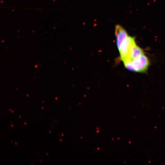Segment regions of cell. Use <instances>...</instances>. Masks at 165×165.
Returning a JSON list of instances; mask_svg holds the SVG:
<instances>
[{
  "label": "cell",
  "instance_id": "obj_1",
  "mask_svg": "<svg viewBox=\"0 0 165 165\" xmlns=\"http://www.w3.org/2000/svg\"><path fill=\"white\" fill-rule=\"evenodd\" d=\"M125 68L128 70L137 72H146L150 65V61L145 53L131 61H123Z\"/></svg>",
  "mask_w": 165,
  "mask_h": 165
},
{
  "label": "cell",
  "instance_id": "obj_2",
  "mask_svg": "<svg viewBox=\"0 0 165 165\" xmlns=\"http://www.w3.org/2000/svg\"><path fill=\"white\" fill-rule=\"evenodd\" d=\"M135 43L134 38L129 36L123 42L119 50L121 59L123 61L127 59L130 49Z\"/></svg>",
  "mask_w": 165,
  "mask_h": 165
},
{
  "label": "cell",
  "instance_id": "obj_3",
  "mask_svg": "<svg viewBox=\"0 0 165 165\" xmlns=\"http://www.w3.org/2000/svg\"><path fill=\"white\" fill-rule=\"evenodd\" d=\"M115 34L116 45L119 50L125 40L129 36L125 29L120 25H116L115 28Z\"/></svg>",
  "mask_w": 165,
  "mask_h": 165
},
{
  "label": "cell",
  "instance_id": "obj_4",
  "mask_svg": "<svg viewBox=\"0 0 165 165\" xmlns=\"http://www.w3.org/2000/svg\"><path fill=\"white\" fill-rule=\"evenodd\" d=\"M144 53L143 50L137 45L136 43L130 49L127 59L123 62L126 61H131L139 57Z\"/></svg>",
  "mask_w": 165,
  "mask_h": 165
},
{
  "label": "cell",
  "instance_id": "obj_5",
  "mask_svg": "<svg viewBox=\"0 0 165 165\" xmlns=\"http://www.w3.org/2000/svg\"><path fill=\"white\" fill-rule=\"evenodd\" d=\"M11 126L13 127V125L12 124H11Z\"/></svg>",
  "mask_w": 165,
  "mask_h": 165
},
{
  "label": "cell",
  "instance_id": "obj_6",
  "mask_svg": "<svg viewBox=\"0 0 165 165\" xmlns=\"http://www.w3.org/2000/svg\"><path fill=\"white\" fill-rule=\"evenodd\" d=\"M24 123H25V124L26 125V123L24 122Z\"/></svg>",
  "mask_w": 165,
  "mask_h": 165
},
{
  "label": "cell",
  "instance_id": "obj_7",
  "mask_svg": "<svg viewBox=\"0 0 165 165\" xmlns=\"http://www.w3.org/2000/svg\"><path fill=\"white\" fill-rule=\"evenodd\" d=\"M15 143L16 145H17V144H16V142H15Z\"/></svg>",
  "mask_w": 165,
  "mask_h": 165
},
{
  "label": "cell",
  "instance_id": "obj_8",
  "mask_svg": "<svg viewBox=\"0 0 165 165\" xmlns=\"http://www.w3.org/2000/svg\"><path fill=\"white\" fill-rule=\"evenodd\" d=\"M12 112H13V111H12Z\"/></svg>",
  "mask_w": 165,
  "mask_h": 165
},
{
  "label": "cell",
  "instance_id": "obj_9",
  "mask_svg": "<svg viewBox=\"0 0 165 165\" xmlns=\"http://www.w3.org/2000/svg\"><path fill=\"white\" fill-rule=\"evenodd\" d=\"M19 117L20 118H21V116H20Z\"/></svg>",
  "mask_w": 165,
  "mask_h": 165
},
{
  "label": "cell",
  "instance_id": "obj_10",
  "mask_svg": "<svg viewBox=\"0 0 165 165\" xmlns=\"http://www.w3.org/2000/svg\"><path fill=\"white\" fill-rule=\"evenodd\" d=\"M46 154H47V155H48V153H46Z\"/></svg>",
  "mask_w": 165,
  "mask_h": 165
},
{
  "label": "cell",
  "instance_id": "obj_11",
  "mask_svg": "<svg viewBox=\"0 0 165 165\" xmlns=\"http://www.w3.org/2000/svg\"><path fill=\"white\" fill-rule=\"evenodd\" d=\"M9 111H11V109H9Z\"/></svg>",
  "mask_w": 165,
  "mask_h": 165
},
{
  "label": "cell",
  "instance_id": "obj_12",
  "mask_svg": "<svg viewBox=\"0 0 165 165\" xmlns=\"http://www.w3.org/2000/svg\"><path fill=\"white\" fill-rule=\"evenodd\" d=\"M41 162H42V161L41 160Z\"/></svg>",
  "mask_w": 165,
  "mask_h": 165
},
{
  "label": "cell",
  "instance_id": "obj_13",
  "mask_svg": "<svg viewBox=\"0 0 165 165\" xmlns=\"http://www.w3.org/2000/svg\"><path fill=\"white\" fill-rule=\"evenodd\" d=\"M60 141H61V140H60Z\"/></svg>",
  "mask_w": 165,
  "mask_h": 165
},
{
  "label": "cell",
  "instance_id": "obj_14",
  "mask_svg": "<svg viewBox=\"0 0 165 165\" xmlns=\"http://www.w3.org/2000/svg\"><path fill=\"white\" fill-rule=\"evenodd\" d=\"M11 142H12V143H13V142H12V141H11Z\"/></svg>",
  "mask_w": 165,
  "mask_h": 165
},
{
  "label": "cell",
  "instance_id": "obj_15",
  "mask_svg": "<svg viewBox=\"0 0 165 165\" xmlns=\"http://www.w3.org/2000/svg\"><path fill=\"white\" fill-rule=\"evenodd\" d=\"M42 108L43 109V107H42Z\"/></svg>",
  "mask_w": 165,
  "mask_h": 165
}]
</instances>
